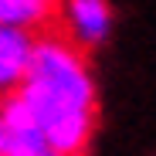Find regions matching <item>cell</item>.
Returning a JSON list of instances; mask_svg holds the SVG:
<instances>
[{"instance_id": "obj_5", "label": "cell", "mask_w": 156, "mask_h": 156, "mask_svg": "<svg viewBox=\"0 0 156 156\" xmlns=\"http://www.w3.org/2000/svg\"><path fill=\"white\" fill-rule=\"evenodd\" d=\"M48 17L51 10H44L34 0H0V27L27 31V27H41Z\"/></svg>"}, {"instance_id": "obj_3", "label": "cell", "mask_w": 156, "mask_h": 156, "mask_svg": "<svg viewBox=\"0 0 156 156\" xmlns=\"http://www.w3.org/2000/svg\"><path fill=\"white\" fill-rule=\"evenodd\" d=\"M31 48H34L31 31L0 27V98H7L20 88L31 65Z\"/></svg>"}, {"instance_id": "obj_4", "label": "cell", "mask_w": 156, "mask_h": 156, "mask_svg": "<svg viewBox=\"0 0 156 156\" xmlns=\"http://www.w3.org/2000/svg\"><path fill=\"white\" fill-rule=\"evenodd\" d=\"M68 37L82 48H95L109 37L112 10L109 0H68Z\"/></svg>"}, {"instance_id": "obj_2", "label": "cell", "mask_w": 156, "mask_h": 156, "mask_svg": "<svg viewBox=\"0 0 156 156\" xmlns=\"http://www.w3.org/2000/svg\"><path fill=\"white\" fill-rule=\"evenodd\" d=\"M0 156H58L51 153L17 95L0 98Z\"/></svg>"}, {"instance_id": "obj_1", "label": "cell", "mask_w": 156, "mask_h": 156, "mask_svg": "<svg viewBox=\"0 0 156 156\" xmlns=\"http://www.w3.org/2000/svg\"><path fill=\"white\" fill-rule=\"evenodd\" d=\"M37 133L58 156H82L95 133V82L78 44L65 34H41L31 65L14 92Z\"/></svg>"}, {"instance_id": "obj_6", "label": "cell", "mask_w": 156, "mask_h": 156, "mask_svg": "<svg viewBox=\"0 0 156 156\" xmlns=\"http://www.w3.org/2000/svg\"><path fill=\"white\" fill-rule=\"evenodd\" d=\"M34 4H41V7H44V10H55V7H58V4H61V0H34Z\"/></svg>"}]
</instances>
